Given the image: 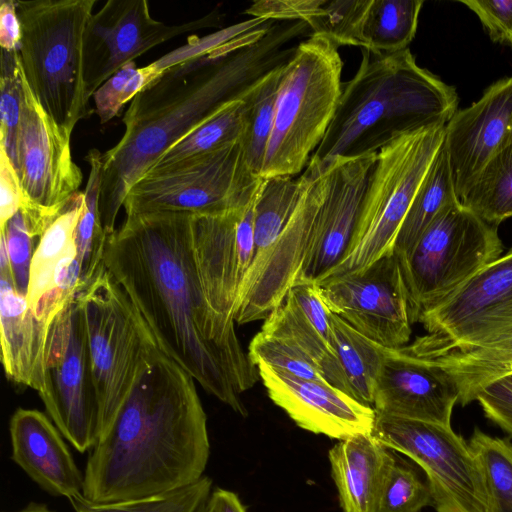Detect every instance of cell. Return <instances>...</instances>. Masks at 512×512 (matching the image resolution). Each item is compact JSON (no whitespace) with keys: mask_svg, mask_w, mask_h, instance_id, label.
Segmentation results:
<instances>
[{"mask_svg":"<svg viewBox=\"0 0 512 512\" xmlns=\"http://www.w3.org/2000/svg\"><path fill=\"white\" fill-rule=\"evenodd\" d=\"M192 216L126 215L108 235L104 265L150 328L163 354L241 416L240 395L260 378L235 322L218 316L204 294L193 250Z\"/></svg>","mask_w":512,"mask_h":512,"instance_id":"6da1fadb","label":"cell"},{"mask_svg":"<svg viewBox=\"0 0 512 512\" xmlns=\"http://www.w3.org/2000/svg\"><path fill=\"white\" fill-rule=\"evenodd\" d=\"M309 27L272 23L248 36L187 58L164 70L131 101L119 142L102 154L100 211L107 235L115 231L130 188L173 144L225 105L241 99L261 78L285 64Z\"/></svg>","mask_w":512,"mask_h":512,"instance_id":"7a4b0ae2","label":"cell"},{"mask_svg":"<svg viewBox=\"0 0 512 512\" xmlns=\"http://www.w3.org/2000/svg\"><path fill=\"white\" fill-rule=\"evenodd\" d=\"M209 456L207 416L195 380L161 352L141 370L92 448L83 498L109 503L182 487L204 476Z\"/></svg>","mask_w":512,"mask_h":512,"instance_id":"3957f363","label":"cell"},{"mask_svg":"<svg viewBox=\"0 0 512 512\" xmlns=\"http://www.w3.org/2000/svg\"><path fill=\"white\" fill-rule=\"evenodd\" d=\"M455 87L420 67L407 48L362 49L355 75L343 83L327 132L309 162L377 154L398 137L446 125L457 111Z\"/></svg>","mask_w":512,"mask_h":512,"instance_id":"277c9868","label":"cell"},{"mask_svg":"<svg viewBox=\"0 0 512 512\" xmlns=\"http://www.w3.org/2000/svg\"><path fill=\"white\" fill-rule=\"evenodd\" d=\"M95 0H16L20 66L36 100L71 137L91 112L84 79L85 32Z\"/></svg>","mask_w":512,"mask_h":512,"instance_id":"5b68a950","label":"cell"},{"mask_svg":"<svg viewBox=\"0 0 512 512\" xmlns=\"http://www.w3.org/2000/svg\"><path fill=\"white\" fill-rule=\"evenodd\" d=\"M338 47L324 36L310 34L283 66L260 177H295L307 167L342 92L343 61Z\"/></svg>","mask_w":512,"mask_h":512,"instance_id":"8992f818","label":"cell"},{"mask_svg":"<svg viewBox=\"0 0 512 512\" xmlns=\"http://www.w3.org/2000/svg\"><path fill=\"white\" fill-rule=\"evenodd\" d=\"M100 412V436L109 428L141 370L159 353L138 309L105 265L80 293Z\"/></svg>","mask_w":512,"mask_h":512,"instance_id":"52a82bcc","label":"cell"},{"mask_svg":"<svg viewBox=\"0 0 512 512\" xmlns=\"http://www.w3.org/2000/svg\"><path fill=\"white\" fill-rule=\"evenodd\" d=\"M445 126L402 135L377 153L353 248L320 282L361 272L394 252L402 222L444 142Z\"/></svg>","mask_w":512,"mask_h":512,"instance_id":"ba28073f","label":"cell"},{"mask_svg":"<svg viewBox=\"0 0 512 512\" xmlns=\"http://www.w3.org/2000/svg\"><path fill=\"white\" fill-rule=\"evenodd\" d=\"M502 253L497 226L485 222L459 199L447 204L412 249L397 256L412 324Z\"/></svg>","mask_w":512,"mask_h":512,"instance_id":"9c48e42d","label":"cell"},{"mask_svg":"<svg viewBox=\"0 0 512 512\" xmlns=\"http://www.w3.org/2000/svg\"><path fill=\"white\" fill-rule=\"evenodd\" d=\"M262 177L247 167L240 140L148 170L129 190L126 215L150 212L220 214L248 203Z\"/></svg>","mask_w":512,"mask_h":512,"instance_id":"30bf717a","label":"cell"},{"mask_svg":"<svg viewBox=\"0 0 512 512\" xmlns=\"http://www.w3.org/2000/svg\"><path fill=\"white\" fill-rule=\"evenodd\" d=\"M38 394L63 437L78 452L92 450L100 437V412L78 294L49 325L45 387Z\"/></svg>","mask_w":512,"mask_h":512,"instance_id":"8fae6325","label":"cell"},{"mask_svg":"<svg viewBox=\"0 0 512 512\" xmlns=\"http://www.w3.org/2000/svg\"><path fill=\"white\" fill-rule=\"evenodd\" d=\"M373 435L421 467L437 512H486L478 460L469 442L451 425L376 413Z\"/></svg>","mask_w":512,"mask_h":512,"instance_id":"7c38bea8","label":"cell"},{"mask_svg":"<svg viewBox=\"0 0 512 512\" xmlns=\"http://www.w3.org/2000/svg\"><path fill=\"white\" fill-rule=\"evenodd\" d=\"M426 334L400 349L420 356L471 348L512 333V248L423 312Z\"/></svg>","mask_w":512,"mask_h":512,"instance_id":"4fadbf2b","label":"cell"},{"mask_svg":"<svg viewBox=\"0 0 512 512\" xmlns=\"http://www.w3.org/2000/svg\"><path fill=\"white\" fill-rule=\"evenodd\" d=\"M318 284L330 311L362 335L390 349L409 342L412 322L408 294L394 252L361 272Z\"/></svg>","mask_w":512,"mask_h":512,"instance_id":"5bb4252c","label":"cell"},{"mask_svg":"<svg viewBox=\"0 0 512 512\" xmlns=\"http://www.w3.org/2000/svg\"><path fill=\"white\" fill-rule=\"evenodd\" d=\"M297 207L260 269L239 292L234 321L246 324L266 319L285 299L302 274L327 186V163L309 162L300 174Z\"/></svg>","mask_w":512,"mask_h":512,"instance_id":"9a60e30c","label":"cell"},{"mask_svg":"<svg viewBox=\"0 0 512 512\" xmlns=\"http://www.w3.org/2000/svg\"><path fill=\"white\" fill-rule=\"evenodd\" d=\"M211 13L190 22L167 25L154 19L146 0H108L88 22L83 49L89 98L119 69L148 50L189 31L209 27Z\"/></svg>","mask_w":512,"mask_h":512,"instance_id":"2e32d148","label":"cell"},{"mask_svg":"<svg viewBox=\"0 0 512 512\" xmlns=\"http://www.w3.org/2000/svg\"><path fill=\"white\" fill-rule=\"evenodd\" d=\"M256 195L237 209L192 216L193 250L204 294L212 310L231 322L254 257Z\"/></svg>","mask_w":512,"mask_h":512,"instance_id":"e0dca14e","label":"cell"},{"mask_svg":"<svg viewBox=\"0 0 512 512\" xmlns=\"http://www.w3.org/2000/svg\"><path fill=\"white\" fill-rule=\"evenodd\" d=\"M70 139L38 103L24 77L14 164L23 201L59 210L79 192L83 175L73 160Z\"/></svg>","mask_w":512,"mask_h":512,"instance_id":"ac0fdd59","label":"cell"},{"mask_svg":"<svg viewBox=\"0 0 512 512\" xmlns=\"http://www.w3.org/2000/svg\"><path fill=\"white\" fill-rule=\"evenodd\" d=\"M376 159L377 154L325 160L326 193L298 282L319 283L352 250Z\"/></svg>","mask_w":512,"mask_h":512,"instance_id":"d6986e66","label":"cell"},{"mask_svg":"<svg viewBox=\"0 0 512 512\" xmlns=\"http://www.w3.org/2000/svg\"><path fill=\"white\" fill-rule=\"evenodd\" d=\"M256 367L270 399L300 428L338 441L373 433L372 406L328 383L299 378L262 362Z\"/></svg>","mask_w":512,"mask_h":512,"instance_id":"ffe728a7","label":"cell"},{"mask_svg":"<svg viewBox=\"0 0 512 512\" xmlns=\"http://www.w3.org/2000/svg\"><path fill=\"white\" fill-rule=\"evenodd\" d=\"M512 142V76L486 88L480 99L457 110L445 126L444 145L460 200L486 163Z\"/></svg>","mask_w":512,"mask_h":512,"instance_id":"44dd1931","label":"cell"},{"mask_svg":"<svg viewBox=\"0 0 512 512\" xmlns=\"http://www.w3.org/2000/svg\"><path fill=\"white\" fill-rule=\"evenodd\" d=\"M458 401L456 383L441 368L386 348L373 396L377 414L451 425Z\"/></svg>","mask_w":512,"mask_h":512,"instance_id":"7402d4cb","label":"cell"},{"mask_svg":"<svg viewBox=\"0 0 512 512\" xmlns=\"http://www.w3.org/2000/svg\"><path fill=\"white\" fill-rule=\"evenodd\" d=\"M11 459L53 496L83 497L84 474L52 420L36 409L18 408L9 422Z\"/></svg>","mask_w":512,"mask_h":512,"instance_id":"603a6c76","label":"cell"},{"mask_svg":"<svg viewBox=\"0 0 512 512\" xmlns=\"http://www.w3.org/2000/svg\"><path fill=\"white\" fill-rule=\"evenodd\" d=\"M48 328L36 318L27 297L15 290L11 279L0 275L1 362L9 381L43 391Z\"/></svg>","mask_w":512,"mask_h":512,"instance_id":"cb8c5ba5","label":"cell"},{"mask_svg":"<svg viewBox=\"0 0 512 512\" xmlns=\"http://www.w3.org/2000/svg\"><path fill=\"white\" fill-rule=\"evenodd\" d=\"M395 458L373 433L339 440L330 448L331 476L343 512H376Z\"/></svg>","mask_w":512,"mask_h":512,"instance_id":"d4e9b609","label":"cell"},{"mask_svg":"<svg viewBox=\"0 0 512 512\" xmlns=\"http://www.w3.org/2000/svg\"><path fill=\"white\" fill-rule=\"evenodd\" d=\"M414 357L445 371L458 387V402L466 406L475 401L478 392L486 385L512 374V333L476 347Z\"/></svg>","mask_w":512,"mask_h":512,"instance_id":"484cf974","label":"cell"},{"mask_svg":"<svg viewBox=\"0 0 512 512\" xmlns=\"http://www.w3.org/2000/svg\"><path fill=\"white\" fill-rule=\"evenodd\" d=\"M85 204L84 192H77L63 205L34 252L27 301L37 319L52 291L55 270L60 260L75 246V229Z\"/></svg>","mask_w":512,"mask_h":512,"instance_id":"4316f807","label":"cell"},{"mask_svg":"<svg viewBox=\"0 0 512 512\" xmlns=\"http://www.w3.org/2000/svg\"><path fill=\"white\" fill-rule=\"evenodd\" d=\"M301 190V176L262 178L254 206V257L243 283L260 269L271 252L297 207Z\"/></svg>","mask_w":512,"mask_h":512,"instance_id":"83f0119b","label":"cell"},{"mask_svg":"<svg viewBox=\"0 0 512 512\" xmlns=\"http://www.w3.org/2000/svg\"><path fill=\"white\" fill-rule=\"evenodd\" d=\"M260 331L295 345L317 365L328 384L353 397L331 343L308 322L288 298L285 297L265 319Z\"/></svg>","mask_w":512,"mask_h":512,"instance_id":"f1b7e54d","label":"cell"},{"mask_svg":"<svg viewBox=\"0 0 512 512\" xmlns=\"http://www.w3.org/2000/svg\"><path fill=\"white\" fill-rule=\"evenodd\" d=\"M331 345L348 380L353 397L372 406L386 347L359 333L338 315H331Z\"/></svg>","mask_w":512,"mask_h":512,"instance_id":"f546056e","label":"cell"},{"mask_svg":"<svg viewBox=\"0 0 512 512\" xmlns=\"http://www.w3.org/2000/svg\"><path fill=\"white\" fill-rule=\"evenodd\" d=\"M457 199L443 142L402 222L394 253L397 256L408 253L437 214Z\"/></svg>","mask_w":512,"mask_h":512,"instance_id":"4dcf8cb0","label":"cell"},{"mask_svg":"<svg viewBox=\"0 0 512 512\" xmlns=\"http://www.w3.org/2000/svg\"><path fill=\"white\" fill-rule=\"evenodd\" d=\"M86 161L89 164L90 172L84 190V209L76 226L74 238L81 269L82 291L104 267V253L108 237L100 211L102 153L97 149H91L86 156Z\"/></svg>","mask_w":512,"mask_h":512,"instance_id":"1f68e13d","label":"cell"},{"mask_svg":"<svg viewBox=\"0 0 512 512\" xmlns=\"http://www.w3.org/2000/svg\"><path fill=\"white\" fill-rule=\"evenodd\" d=\"M423 0H371L362 26L364 47L376 54L407 49L415 37Z\"/></svg>","mask_w":512,"mask_h":512,"instance_id":"d6a6232c","label":"cell"},{"mask_svg":"<svg viewBox=\"0 0 512 512\" xmlns=\"http://www.w3.org/2000/svg\"><path fill=\"white\" fill-rule=\"evenodd\" d=\"M284 65L261 78L242 97L244 128L240 142L245 163L257 176L262 170L273 127L276 95Z\"/></svg>","mask_w":512,"mask_h":512,"instance_id":"836d02e7","label":"cell"},{"mask_svg":"<svg viewBox=\"0 0 512 512\" xmlns=\"http://www.w3.org/2000/svg\"><path fill=\"white\" fill-rule=\"evenodd\" d=\"M460 202L491 225L512 217V142L486 163Z\"/></svg>","mask_w":512,"mask_h":512,"instance_id":"e575fe53","label":"cell"},{"mask_svg":"<svg viewBox=\"0 0 512 512\" xmlns=\"http://www.w3.org/2000/svg\"><path fill=\"white\" fill-rule=\"evenodd\" d=\"M243 128L244 103L241 98L225 105L173 144L150 169L162 168L238 141Z\"/></svg>","mask_w":512,"mask_h":512,"instance_id":"d590c367","label":"cell"},{"mask_svg":"<svg viewBox=\"0 0 512 512\" xmlns=\"http://www.w3.org/2000/svg\"><path fill=\"white\" fill-rule=\"evenodd\" d=\"M469 444L481 468L486 512H512V443L475 428Z\"/></svg>","mask_w":512,"mask_h":512,"instance_id":"8d00e7d4","label":"cell"},{"mask_svg":"<svg viewBox=\"0 0 512 512\" xmlns=\"http://www.w3.org/2000/svg\"><path fill=\"white\" fill-rule=\"evenodd\" d=\"M212 490V480L204 475L191 484L146 497L109 503L82 497L70 502L76 512H202Z\"/></svg>","mask_w":512,"mask_h":512,"instance_id":"74e56055","label":"cell"},{"mask_svg":"<svg viewBox=\"0 0 512 512\" xmlns=\"http://www.w3.org/2000/svg\"><path fill=\"white\" fill-rule=\"evenodd\" d=\"M24 75L18 50L1 49L0 147L14 166L23 104Z\"/></svg>","mask_w":512,"mask_h":512,"instance_id":"f35d334b","label":"cell"},{"mask_svg":"<svg viewBox=\"0 0 512 512\" xmlns=\"http://www.w3.org/2000/svg\"><path fill=\"white\" fill-rule=\"evenodd\" d=\"M371 0H323L308 22L311 35L324 36L338 46L364 47L362 26Z\"/></svg>","mask_w":512,"mask_h":512,"instance_id":"ab89813d","label":"cell"},{"mask_svg":"<svg viewBox=\"0 0 512 512\" xmlns=\"http://www.w3.org/2000/svg\"><path fill=\"white\" fill-rule=\"evenodd\" d=\"M161 73L155 62L138 68L135 61H131L119 69L92 96L100 123L105 124L116 117L128 101Z\"/></svg>","mask_w":512,"mask_h":512,"instance_id":"60d3db41","label":"cell"},{"mask_svg":"<svg viewBox=\"0 0 512 512\" xmlns=\"http://www.w3.org/2000/svg\"><path fill=\"white\" fill-rule=\"evenodd\" d=\"M432 504L431 492L417 472L395 458L384 483L376 512H420Z\"/></svg>","mask_w":512,"mask_h":512,"instance_id":"b9f144b4","label":"cell"},{"mask_svg":"<svg viewBox=\"0 0 512 512\" xmlns=\"http://www.w3.org/2000/svg\"><path fill=\"white\" fill-rule=\"evenodd\" d=\"M248 355L255 366L262 362L299 378L328 383L317 365L299 348L261 331L251 340Z\"/></svg>","mask_w":512,"mask_h":512,"instance_id":"7bdbcfd3","label":"cell"},{"mask_svg":"<svg viewBox=\"0 0 512 512\" xmlns=\"http://www.w3.org/2000/svg\"><path fill=\"white\" fill-rule=\"evenodd\" d=\"M288 298L308 322L331 343V315L322 294L321 286L314 281H300L288 291Z\"/></svg>","mask_w":512,"mask_h":512,"instance_id":"ee69618b","label":"cell"},{"mask_svg":"<svg viewBox=\"0 0 512 512\" xmlns=\"http://www.w3.org/2000/svg\"><path fill=\"white\" fill-rule=\"evenodd\" d=\"M479 18L490 39L512 47V0H461Z\"/></svg>","mask_w":512,"mask_h":512,"instance_id":"f6af8a7d","label":"cell"},{"mask_svg":"<svg viewBox=\"0 0 512 512\" xmlns=\"http://www.w3.org/2000/svg\"><path fill=\"white\" fill-rule=\"evenodd\" d=\"M485 417L512 437V384L501 378L476 395Z\"/></svg>","mask_w":512,"mask_h":512,"instance_id":"bcb514c9","label":"cell"},{"mask_svg":"<svg viewBox=\"0 0 512 512\" xmlns=\"http://www.w3.org/2000/svg\"><path fill=\"white\" fill-rule=\"evenodd\" d=\"M0 227L20 209L23 194L14 166L5 151L0 147Z\"/></svg>","mask_w":512,"mask_h":512,"instance_id":"7dc6e473","label":"cell"},{"mask_svg":"<svg viewBox=\"0 0 512 512\" xmlns=\"http://www.w3.org/2000/svg\"><path fill=\"white\" fill-rule=\"evenodd\" d=\"M21 39V25L16 10V0H1L0 45L5 51H17Z\"/></svg>","mask_w":512,"mask_h":512,"instance_id":"c3c4849f","label":"cell"},{"mask_svg":"<svg viewBox=\"0 0 512 512\" xmlns=\"http://www.w3.org/2000/svg\"><path fill=\"white\" fill-rule=\"evenodd\" d=\"M208 508L210 512H247L236 493L222 488L212 490Z\"/></svg>","mask_w":512,"mask_h":512,"instance_id":"681fc988","label":"cell"},{"mask_svg":"<svg viewBox=\"0 0 512 512\" xmlns=\"http://www.w3.org/2000/svg\"><path fill=\"white\" fill-rule=\"evenodd\" d=\"M17 512H53L45 504L30 503L26 508Z\"/></svg>","mask_w":512,"mask_h":512,"instance_id":"f907efd6","label":"cell"},{"mask_svg":"<svg viewBox=\"0 0 512 512\" xmlns=\"http://www.w3.org/2000/svg\"><path fill=\"white\" fill-rule=\"evenodd\" d=\"M503 378L506 379L508 382H510L512 384V374L507 375V376H505Z\"/></svg>","mask_w":512,"mask_h":512,"instance_id":"816d5d0a","label":"cell"},{"mask_svg":"<svg viewBox=\"0 0 512 512\" xmlns=\"http://www.w3.org/2000/svg\"><path fill=\"white\" fill-rule=\"evenodd\" d=\"M202 512H210V510H209V508H208V503H207L206 508H205Z\"/></svg>","mask_w":512,"mask_h":512,"instance_id":"f5cc1de1","label":"cell"}]
</instances>
